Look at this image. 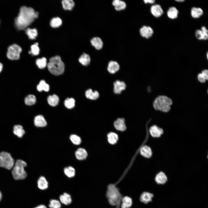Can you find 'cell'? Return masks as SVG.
<instances>
[{"mask_svg":"<svg viewBox=\"0 0 208 208\" xmlns=\"http://www.w3.org/2000/svg\"><path fill=\"white\" fill-rule=\"evenodd\" d=\"M140 152L142 155L144 157L149 158L151 157L152 152L151 148L147 146H144L140 149Z\"/></svg>","mask_w":208,"mask_h":208,"instance_id":"obj_21","label":"cell"},{"mask_svg":"<svg viewBox=\"0 0 208 208\" xmlns=\"http://www.w3.org/2000/svg\"><path fill=\"white\" fill-rule=\"evenodd\" d=\"M37 89L39 92H40L43 90L48 92L49 90V85L46 83L44 80H42L37 85Z\"/></svg>","mask_w":208,"mask_h":208,"instance_id":"obj_34","label":"cell"},{"mask_svg":"<svg viewBox=\"0 0 208 208\" xmlns=\"http://www.w3.org/2000/svg\"><path fill=\"white\" fill-rule=\"evenodd\" d=\"M62 24V21L59 17H55L53 18L50 22V25L53 28L58 27L61 25Z\"/></svg>","mask_w":208,"mask_h":208,"instance_id":"obj_38","label":"cell"},{"mask_svg":"<svg viewBox=\"0 0 208 208\" xmlns=\"http://www.w3.org/2000/svg\"><path fill=\"white\" fill-rule=\"evenodd\" d=\"M144 1L145 3L153 4L155 3V1L154 0H144Z\"/></svg>","mask_w":208,"mask_h":208,"instance_id":"obj_45","label":"cell"},{"mask_svg":"<svg viewBox=\"0 0 208 208\" xmlns=\"http://www.w3.org/2000/svg\"><path fill=\"white\" fill-rule=\"evenodd\" d=\"M149 132L153 137L158 138L163 133V131L161 128L156 125H154L150 128Z\"/></svg>","mask_w":208,"mask_h":208,"instance_id":"obj_11","label":"cell"},{"mask_svg":"<svg viewBox=\"0 0 208 208\" xmlns=\"http://www.w3.org/2000/svg\"><path fill=\"white\" fill-rule=\"evenodd\" d=\"M34 123L37 127H44L47 125V122L44 117L42 115H38L34 118Z\"/></svg>","mask_w":208,"mask_h":208,"instance_id":"obj_13","label":"cell"},{"mask_svg":"<svg viewBox=\"0 0 208 208\" xmlns=\"http://www.w3.org/2000/svg\"><path fill=\"white\" fill-rule=\"evenodd\" d=\"M39 52L40 49L38 47V43L36 42L31 46V50L29 52V53L33 55H37L39 54Z\"/></svg>","mask_w":208,"mask_h":208,"instance_id":"obj_39","label":"cell"},{"mask_svg":"<svg viewBox=\"0 0 208 208\" xmlns=\"http://www.w3.org/2000/svg\"><path fill=\"white\" fill-rule=\"evenodd\" d=\"M14 134L19 138H22L25 133V131L22 126L21 125H15L13 127Z\"/></svg>","mask_w":208,"mask_h":208,"instance_id":"obj_20","label":"cell"},{"mask_svg":"<svg viewBox=\"0 0 208 208\" xmlns=\"http://www.w3.org/2000/svg\"><path fill=\"white\" fill-rule=\"evenodd\" d=\"M25 32L29 38L32 40L35 39L38 35L37 30L35 28H27L25 29Z\"/></svg>","mask_w":208,"mask_h":208,"instance_id":"obj_29","label":"cell"},{"mask_svg":"<svg viewBox=\"0 0 208 208\" xmlns=\"http://www.w3.org/2000/svg\"><path fill=\"white\" fill-rule=\"evenodd\" d=\"M153 197V194L148 192H144L141 194L140 199L142 202L147 204L152 201V199Z\"/></svg>","mask_w":208,"mask_h":208,"instance_id":"obj_12","label":"cell"},{"mask_svg":"<svg viewBox=\"0 0 208 208\" xmlns=\"http://www.w3.org/2000/svg\"><path fill=\"white\" fill-rule=\"evenodd\" d=\"M107 141L111 144H115L118 140V136L116 133L113 132L109 133L107 135Z\"/></svg>","mask_w":208,"mask_h":208,"instance_id":"obj_31","label":"cell"},{"mask_svg":"<svg viewBox=\"0 0 208 208\" xmlns=\"http://www.w3.org/2000/svg\"><path fill=\"white\" fill-rule=\"evenodd\" d=\"M71 142L75 145L80 144L81 142V139L79 136L75 134H72L70 136Z\"/></svg>","mask_w":208,"mask_h":208,"instance_id":"obj_40","label":"cell"},{"mask_svg":"<svg viewBox=\"0 0 208 208\" xmlns=\"http://www.w3.org/2000/svg\"><path fill=\"white\" fill-rule=\"evenodd\" d=\"M49 207L50 208H60L61 203L57 200L52 199L50 201Z\"/></svg>","mask_w":208,"mask_h":208,"instance_id":"obj_42","label":"cell"},{"mask_svg":"<svg viewBox=\"0 0 208 208\" xmlns=\"http://www.w3.org/2000/svg\"><path fill=\"white\" fill-rule=\"evenodd\" d=\"M120 69V66L118 63L114 61H110L108 64L107 70L110 73L114 74L118 71Z\"/></svg>","mask_w":208,"mask_h":208,"instance_id":"obj_14","label":"cell"},{"mask_svg":"<svg viewBox=\"0 0 208 208\" xmlns=\"http://www.w3.org/2000/svg\"><path fill=\"white\" fill-rule=\"evenodd\" d=\"M65 174L68 177L72 178L75 175V170L72 166H68L64 169Z\"/></svg>","mask_w":208,"mask_h":208,"instance_id":"obj_35","label":"cell"},{"mask_svg":"<svg viewBox=\"0 0 208 208\" xmlns=\"http://www.w3.org/2000/svg\"><path fill=\"white\" fill-rule=\"evenodd\" d=\"M112 4L115 10L117 11L123 10L125 8L126 5L125 2L120 0H114L112 2Z\"/></svg>","mask_w":208,"mask_h":208,"instance_id":"obj_26","label":"cell"},{"mask_svg":"<svg viewBox=\"0 0 208 208\" xmlns=\"http://www.w3.org/2000/svg\"><path fill=\"white\" fill-rule=\"evenodd\" d=\"M60 199L62 203L66 205L70 204L72 202L71 196L66 193H64L61 195L60 197Z\"/></svg>","mask_w":208,"mask_h":208,"instance_id":"obj_27","label":"cell"},{"mask_svg":"<svg viewBox=\"0 0 208 208\" xmlns=\"http://www.w3.org/2000/svg\"><path fill=\"white\" fill-rule=\"evenodd\" d=\"M36 101L35 96L32 94H29L26 96L24 102L25 104L28 105H31L35 104Z\"/></svg>","mask_w":208,"mask_h":208,"instance_id":"obj_36","label":"cell"},{"mask_svg":"<svg viewBox=\"0 0 208 208\" xmlns=\"http://www.w3.org/2000/svg\"><path fill=\"white\" fill-rule=\"evenodd\" d=\"M106 196L109 204L115 206L116 208H120L123 196L116 186V183H111L108 185Z\"/></svg>","mask_w":208,"mask_h":208,"instance_id":"obj_2","label":"cell"},{"mask_svg":"<svg viewBox=\"0 0 208 208\" xmlns=\"http://www.w3.org/2000/svg\"><path fill=\"white\" fill-rule=\"evenodd\" d=\"M75 100L73 98H67L64 101V105L68 109H72L75 106Z\"/></svg>","mask_w":208,"mask_h":208,"instance_id":"obj_41","label":"cell"},{"mask_svg":"<svg viewBox=\"0 0 208 208\" xmlns=\"http://www.w3.org/2000/svg\"><path fill=\"white\" fill-rule=\"evenodd\" d=\"M113 91L114 92L117 94H120L121 92L125 90L126 85L125 82L119 80L116 81L114 83Z\"/></svg>","mask_w":208,"mask_h":208,"instance_id":"obj_8","label":"cell"},{"mask_svg":"<svg viewBox=\"0 0 208 208\" xmlns=\"http://www.w3.org/2000/svg\"><path fill=\"white\" fill-rule=\"evenodd\" d=\"M208 32L203 31L200 29H197L195 32V36L199 40H206L208 38Z\"/></svg>","mask_w":208,"mask_h":208,"instance_id":"obj_32","label":"cell"},{"mask_svg":"<svg viewBox=\"0 0 208 208\" xmlns=\"http://www.w3.org/2000/svg\"><path fill=\"white\" fill-rule=\"evenodd\" d=\"M85 95L88 99L92 100H96L99 96V93L97 91H93L91 89H88L86 91Z\"/></svg>","mask_w":208,"mask_h":208,"instance_id":"obj_19","label":"cell"},{"mask_svg":"<svg viewBox=\"0 0 208 208\" xmlns=\"http://www.w3.org/2000/svg\"><path fill=\"white\" fill-rule=\"evenodd\" d=\"M50 72L53 75H59L63 73L64 70V65L58 55L51 58L47 64Z\"/></svg>","mask_w":208,"mask_h":208,"instance_id":"obj_3","label":"cell"},{"mask_svg":"<svg viewBox=\"0 0 208 208\" xmlns=\"http://www.w3.org/2000/svg\"><path fill=\"white\" fill-rule=\"evenodd\" d=\"M140 32L142 37L148 38L152 36L154 31L150 27L144 26L140 28Z\"/></svg>","mask_w":208,"mask_h":208,"instance_id":"obj_9","label":"cell"},{"mask_svg":"<svg viewBox=\"0 0 208 208\" xmlns=\"http://www.w3.org/2000/svg\"><path fill=\"white\" fill-rule=\"evenodd\" d=\"M34 208H47L46 207L43 205H39Z\"/></svg>","mask_w":208,"mask_h":208,"instance_id":"obj_46","label":"cell"},{"mask_svg":"<svg viewBox=\"0 0 208 208\" xmlns=\"http://www.w3.org/2000/svg\"><path fill=\"white\" fill-rule=\"evenodd\" d=\"M208 53L207 52V59H208Z\"/></svg>","mask_w":208,"mask_h":208,"instance_id":"obj_50","label":"cell"},{"mask_svg":"<svg viewBox=\"0 0 208 208\" xmlns=\"http://www.w3.org/2000/svg\"><path fill=\"white\" fill-rule=\"evenodd\" d=\"M114 125L117 130L124 131L126 129V127L125 122V120L123 118H118L114 122Z\"/></svg>","mask_w":208,"mask_h":208,"instance_id":"obj_16","label":"cell"},{"mask_svg":"<svg viewBox=\"0 0 208 208\" xmlns=\"http://www.w3.org/2000/svg\"><path fill=\"white\" fill-rule=\"evenodd\" d=\"M203 14V10L200 8L193 7L191 10V14L194 18H197L200 17Z\"/></svg>","mask_w":208,"mask_h":208,"instance_id":"obj_23","label":"cell"},{"mask_svg":"<svg viewBox=\"0 0 208 208\" xmlns=\"http://www.w3.org/2000/svg\"><path fill=\"white\" fill-rule=\"evenodd\" d=\"M38 13L31 7H21L18 16L15 19L14 23L16 28L19 30L25 29L38 18Z\"/></svg>","mask_w":208,"mask_h":208,"instance_id":"obj_1","label":"cell"},{"mask_svg":"<svg viewBox=\"0 0 208 208\" xmlns=\"http://www.w3.org/2000/svg\"><path fill=\"white\" fill-rule=\"evenodd\" d=\"M198 80L201 83H204L205 82L206 79L201 73L198 74L197 76Z\"/></svg>","mask_w":208,"mask_h":208,"instance_id":"obj_43","label":"cell"},{"mask_svg":"<svg viewBox=\"0 0 208 208\" xmlns=\"http://www.w3.org/2000/svg\"><path fill=\"white\" fill-rule=\"evenodd\" d=\"M14 164V160L10 153L5 151L0 153V167L9 170L13 167Z\"/></svg>","mask_w":208,"mask_h":208,"instance_id":"obj_6","label":"cell"},{"mask_svg":"<svg viewBox=\"0 0 208 208\" xmlns=\"http://www.w3.org/2000/svg\"><path fill=\"white\" fill-rule=\"evenodd\" d=\"M155 182L158 184L163 185L167 182L168 178L165 174L162 172L158 173L155 179Z\"/></svg>","mask_w":208,"mask_h":208,"instance_id":"obj_15","label":"cell"},{"mask_svg":"<svg viewBox=\"0 0 208 208\" xmlns=\"http://www.w3.org/2000/svg\"><path fill=\"white\" fill-rule=\"evenodd\" d=\"M27 164L21 159L17 160L14 163L12 171L14 178L16 180H22L25 179L27 174L25 170V168Z\"/></svg>","mask_w":208,"mask_h":208,"instance_id":"obj_5","label":"cell"},{"mask_svg":"<svg viewBox=\"0 0 208 208\" xmlns=\"http://www.w3.org/2000/svg\"><path fill=\"white\" fill-rule=\"evenodd\" d=\"M172 103L171 99L165 96L160 95L155 99L153 105L156 110L167 112L170 110Z\"/></svg>","mask_w":208,"mask_h":208,"instance_id":"obj_4","label":"cell"},{"mask_svg":"<svg viewBox=\"0 0 208 208\" xmlns=\"http://www.w3.org/2000/svg\"><path fill=\"white\" fill-rule=\"evenodd\" d=\"M63 8L65 10H71L73 8L75 3L72 0H64L62 1Z\"/></svg>","mask_w":208,"mask_h":208,"instance_id":"obj_33","label":"cell"},{"mask_svg":"<svg viewBox=\"0 0 208 208\" xmlns=\"http://www.w3.org/2000/svg\"><path fill=\"white\" fill-rule=\"evenodd\" d=\"M208 70L207 69H205L203 70L201 73L205 77L206 80H207L208 79Z\"/></svg>","mask_w":208,"mask_h":208,"instance_id":"obj_44","label":"cell"},{"mask_svg":"<svg viewBox=\"0 0 208 208\" xmlns=\"http://www.w3.org/2000/svg\"><path fill=\"white\" fill-rule=\"evenodd\" d=\"M90 42L92 45L97 50H100L103 47V42L99 37H95L93 38L91 40Z\"/></svg>","mask_w":208,"mask_h":208,"instance_id":"obj_22","label":"cell"},{"mask_svg":"<svg viewBox=\"0 0 208 208\" xmlns=\"http://www.w3.org/2000/svg\"><path fill=\"white\" fill-rule=\"evenodd\" d=\"M178 10L174 6L170 7L168 10L167 13L168 16L171 19L177 18L178 17Z\"/></svg>","mask_w":208,"mask_h":208,"instance_id":"obj_24","label":"cell"},{"mask_svg":"<svg viewBox=\"0 0 208 208\" xmlns=\"http://www.w3.org/2000/svg\"><path fill=\"white\" fill-rule=\"evenodd\" d=\"M37 183L38 187L41 190H44L48 187V182L45 177L43 176L39 178Z\"/></svg>","mask_w":208,"mask_h":208,"instance_id":"obj_25","label":"cell"},{"mask_svg":"<svg viewBox=\"0 0 208 208\" xmlns=\"http://www.w3.org/2000/svg\"><path fill=\"white\" fill-rule=\"evenodd\" d=\"M3 68V65L0 62V73L2 71Z\"/></svg>","mask_w":208,"mask_h":208,"instance_id":"obj_47","label":"cell"},{"mask_svg":"<svg viewBox=\"0 0 208 208\" xmlns=\"http://www.w3.org/2000/svg\"><path fill=\"white\" fill-rule=\"evenodd\" d=\"M75 155L77 159L82 160L86 158L88 156V153L85 149L82 148H79L76 151Z\"/></svg>","mask_w":208,"mask_h":208,"instance_id":"obj_17","label":"cell"},{"mask_svg":"<svg viewBox=\"0 0 208 208\" xmlns=\"http://www.w3.org/2000/svg\"><path fill=\"white\" fill-rule=\"evenodd\" d=\"M2 198V195L1 194L0 191V201L1 200Z\"/></svg>","mask_w":208,"mask_h":208,"instance_id":"obj_49","label":"cell"},{"mask_svg":"<svg viewBox=\"0 0 208 208\" xmlns=\"http://www.w3.org/2000/svg\"><path fill=\"white\" fill-rule=\"evenodd\" d=\"M131 198L128 196L123 197L122 198L120 206L121 208H129L132 205Z\"/></svg>","mask_w":208,"mask_h":208,"instance_id":"obj_18","label":"cell"},{"mask_svg":"<svg viewBox=\"0 0 208 208\" xmlns=\"http://www.w3.org/2000/svg\"><path fill=\"white\" fill-rule=\"evenodd\" d=\"M79 61L82 65L87 66L90 63V58L88 55L86 53H83L79 58Z\"/></svg>","mask_w":208,"mask_h":208,"instance_id":"obj_28","label":"cell"},{"mask_svg":"<svg viewBox=\"0 0 208 208\" xmlns=\"http://www.w3.org/2000/svg\"><path fill=\"white\" fill-rule=\"evenodd\" d=\"M48 103L51 106H55L58 103L59 99L58 97L55 94L49 96L47 98Z\"/></svg>","mask_w":208,"mask_h":208,"instance_id":"obj_30","label":"cell"},{"mask_svg":"<svg viewBox=\"0 0 208 208\" xmlns=\"http://www.w3.org/2000/svg\"><path fill=\"white\" fill-rule=\"evenodd\" d=\"M151 13L155 17L158 18L161 16L163 14V10L161 5L155 4L152 5L150 8Z\"/></svg>","mask_w":208,"mask_h":208,"instance_id":"obj_10","label":"cell"},{"mask_svg":"<svg viewBox=\"0 0 208 208\" xmlns=\"http://www.w3.org/2000/svg\"><path fill=\"white\" fill-rule=\"evenodd\" d=\"M36 64L39 68L43 69L47 65V59L44 57L38 59L36 60Z\"/></svg>","mask_w":208,"mask_h":208,"instance_id":"obj_37","label":"cell"},{"mask_svg":"<svg viewBox=\"0 0 208 208\" xmlns=\"http://www.w3.org/2000/svg\"><path fill=\"white\" fill-rule=\"evenodd\" d=\"M176 1L179 2H183L184 1V0H175Z\"/></svg>","mask_w":208,"mask_h":208,"instance_id":"obj_48","label":"cell"},{"mask_svg":"<svg viewBox=\"0 0 208 208\" xmlns=\"http://www.w3.org/2000/svg\"><path fill=\"white\" fill-rule=\"evenodd\" d=\"M22 50L21 48L18 45L16 44H12L8 48L7 57L12 60H18L20 58Z\"/></svg>","mask_w":208,"mask_h":208,"instance_id":"obj_7","label":"cell"}]
</instances>
